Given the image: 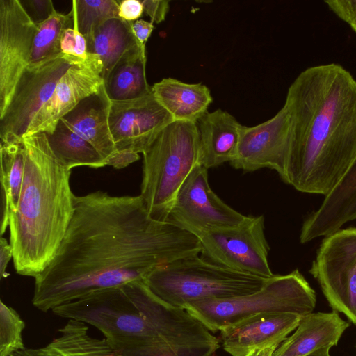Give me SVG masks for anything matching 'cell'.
Here are the masks:
<instances>
[{
	"instance_id": "6da1fadb",
	"label": "cell",
	"mask_w": 356,
	"mask_h": 356,
	"mask_svg": "<svg viewBox=\"0 0 356 356\" xmlns=\"http://www.w3.org/2000/svg\"><path fill=\"white\" fill-rule=\"evenodd\" d=\"M74 207L54 259L35 277L32 304L42 312L144 280L159 266L201 252L197 236L151 218L140 195L96 191L75 195Z\"/></svg>"
},
{
	"instance_id": "7a4b0ae2",
	"label": "cell",
	"mask_w": 356,
	"mask_h": 356,
	"mask_svg": "<svg viewBox=\"0 0 356 356\" xmlns=\"http://www.w3.org/2000/svg\"><path fill=\"white\" fill-rule=\"evenodd\" d=\"M291 116L284 182L327 195L356 159V80L341 65L308 67L288 89Z\"/></svg>"
},
{
	"instance_id": "3957f363",
	"label": "cell",
	"mask_w": 356,
	"mask_h": 356,
	"mask_svg": "<svg viewBox=\"0 0 356 356\" xmlns=\"http://www.w3.org/2000/svg\"><path fill=\"white\" fill-rule=\"evenodd\" d=\"M24 175L9 242L16 273L36 277L54 259L73 216L71 170L53 153L44 132L23 136Z\"/></svg>"
},
{
	"instance_id": "277c9868",
	"label": "cell",
	"mask_w": 356,
	"mask_h": 356,
	"mask_svg": "<svg viewBox=\"0 0 356 356\" xmlns=\"http://www.w3.org/2000/svg\"><path fill=\"white\" fill-rule=\"evenodd\" d=\"M165 306L142 280L93 291L52 312L96 327L120 356H174L163 339Z\"/></svg>"
},
{
	"instance_id": "5b68a950",
	"label": "cell",
	"mask_w": 356,
	"mask_h": 356,
	"mask_svg": "<svg viewBox=\"0 0 356 356\" xmlns=\"http://www.w3.org/2000/svg\"><path fill=\"white\" fill-rule=\"evenodd\" d=\"M143 156L140 196L151 218L168 222L181 186L200 165L196 122L173 121L160 132Z\"/></svg>"
},
{
	"instance_id": "8992f818",
	"label": "cell",
	"mask_w": 356,
	"mask_h": 356,
	"mask_svg": "<svg viewBox=\"0 0 356 356\" xmlns=\"http://www.w3.org/2000/svg\"><path fill=\"white\" fill-rule=\"evenodd\" d=\"M267 280L212 264L196 254L159 266L143 281L163 301L184 309L193 302L253 293Z\"/></svg>"
},
{
	"instance_id": "52a82bcc",
	"label": "cell",
	"mask_w": 356,
	"mask_h": 356,
	"mask_svg": "<svg viewBox=\"0 0 356 356\" xmlns=\"http://www.w3.org/2000/svg\"><path fill=\"white\" fill-rule=\"evenodd\" d=\"M316 303L314 290L296 269L286 275H274L253 293L193 302L184 309L214 332L264 314L293 313L304 316L313 312Z\"/></svg>"
},
{
	"instance_id": "ba28073f",
	"label": "cell",
	"mask_w": 356,
	"mask_h": 356,
	"mask_svg": "<svg viewBox=\"0 0 356 356\" xmlns=\"http://www.w3.org/2000/svg\"><path fill=\"white\" fill-rule=\"evenodd\" d=\"M264 216H245L238 225L205 233L199 239L201 257L218 266L264 279L274 275Z\"/></svg>"
},
{
	"instance_id": "9c48e42d",
	"label": "cell",
	"mask_w": 356,
	"mask_h": 356,
	"mask_svg": "<svg viewBox=\"0 0 356 356\" xmlns=\"http://www.w3.org/2000/svg\"><path fill=\"white\" fill-rule=\"evenodd\" d=\"M80 60L60 53L26 67L6 111L0 117L1 141L22 139L34 116L51 97L59 79Z\"/></svg>"
},
{
	"instance_id": "30bf717a",
	"label": "cell",
	"mask_w": 356,
	"mask_h": 356,
	"mask_svg": "<svg viewBox=\"0 0 356 356\" xmlns=\"http://www.w3.org/2000/svg\"><path fill=\"white\" fill-rule=\"evenodd\" d=\"M309 272L334 311L356 325V227L325 236Z\"/></svg>"
},
{
	"instance_id": "8fae6325",
	"label": "cell",
	"mask_w": 356,
	"mask_h": 356,
	"mask_svg": "<svg viewBox=\"0 0 356 356\" xmlns=\"http://www.w3.org/2000/svg\"><path fill=\"white\" fill-rule=\"evenodd\" d=\"M245 216L227 205L212 191L208 170L197 165L181 186L168 222L199 238L207 232L236 226Z\"/></svg>"
},
{
	"instance_id": "7c38bea8",
	"label": "cell",
	"mask_w": 356,
	"mask_h": 356,
	"mask_svg": "<svg viewBox=\"0 0 356 356\" xmlns=\"http://www.w3.org/2000/svg\"><path fill=\"white\" fill-rule=\"evenodd\" d=\"M36 30L19 0H0V117L30 63Z\"/></svg>"
},
{
	"instance_id": "4fadbf2b",
	"label": "cell",
	"mask_w": 356,
	"mask_h": 356,
	"mask_svg": "<svg viewBox=\"0 0 356 356\" xmlns=\"http://www.w3.org/2000/svg\"><path fill=\"white\" fill-rule=\"evenodd\" d=\"M290 135L291 116L285 105L272 118L258 125L241 124L237 153L230 165L245 172L268 168L284 181Z\"/></svg>"
},
{
	"instance_id": "5bb4252c",
	"label": "cell",
	"mask_w": 356,
	"mask_h": 356,
	"mask_svg": "<svg viewBox=\"0 0 356 356\" xmlns=\"http://www.w3.org/2000/svg\"><path fill=\"white\" fill-rule=\"evenodd\" d=\"M173 121L153 92L138 99L111 101L109 125L117 152L143 154Z\"/></svg>"
},
{
	"instance_id": "9a60e30c",
	"label": "cell",
	"mask_w": 356,
	"mask_h": 356,
	"mask_svg": "<svg viewBox=\"0 0 356 356\" xmlns=\"http://www.w3.org/2000/svg\"><path fill=\"white\" fill-rule=\"evenodd\" d=\"M102 68L100 58L88 53L86 60L73 64L59 79L50 99L34 116L25 135L39 131L52 133L64 115L104 85Z\"/></svg>"
},
{
	"instance_id": "2e32d148",
	"label": "cell",
	"mask_w": 356,
	"mask_h": 356,
	"mask_svg": "<svg viewBox=\"0 0 356 356\" xmlns=\"http://www.w3.org/2000/svg\"><path fill=\"white\" fill-rule=\"evenodd\" d=\"M302 317L280 313L247 318L220 330L222 347L231 356H247L256 350L278 347L296 329Z\"/></svg>"
},
{
	"instance_id": "e0dca14e",
	"label": "cell",
	"mask_w": 356,
	"mask_h": 356,
	"mask_svg": "<svg viewBox=\"0 0 356 356\" xmlns=\"http://www.w3.org/2000/svg\"><path fill=\"white\" fill-rule=\"evenodd\" d=\"M356 220V159L318 209L304 221L300 234L302 243L327 236L345 223Z\"/></svg>"
},
{
	"instance_id": "ac0fdd59",
	"label": "cell",
	"mask_w": 356,
	"mask_h": 356,
	"mask_svg": "<svg viewBox=\"0 0 356 356\" xmlns=\"http://www.w3.org/2000/svg\"><path fill=\"white\" fill-rule=\"evenodd\" d=\"M111 106V100L103 85L60 119L88 141L106 163L117 152L109 125Z\"/></svg>"
},
{
	"instance_id": "d6986e66",
	"label": "cell",
	"mask_w": 356,
	"mask_h": 356,
	"mask_svg": "<svg viewBox=\"0 0 356 356\" xmlns=\"http://www.w3.org/2000/svg\"><path fill=\"white\" fill-rule=\"evenodd\" d=\"M200 165L209 170L232 161L237 153L241 124L227 111H207L196 122Z\"/></svg>"
},
{
	"instance_id": "ffe728a7",
	"label": "cell",
	"mask_w": 356,
	"mask_h": 356,
	"mask_svg": "<svg viewBox=\"0 0 356 356\" xmlns=\"http://www.w3.org/2000/svg\"><path fill=\"white\" fill-rule=\"evenodd\" d=\"M349 323L337 312H312L302 317L293 334L272 356H305L318 349L336 346Z\"/></svg>"
},
{
	"instance_id": "44dd1931",
	"label": "cell",
	"mask_w": 356,
	"mask_h": 356,
	"mask_svg": "<svg viewBox=\"0 0 356 356\" xmlns=\"http://www.w3.org/2000/svg\"><path fill=\"white\" fill-rule=\"evenodd\" d=\"M152 89L174 121L197 122L213 101L210 90L201 83H186L169 77L155 83Z\"/></svg>"
},
{
	"instance_id": "7402d4cb",
	"label": "cell",
	"mask_w": 356,
	"mask_h": 356,
	"mask_svg": "<svg viewBox=\"0 0 356 356\" xmlns=\"http://www.w3.org/2000/svg\"><path fill=\"white\" fill-rule=\"evenodd\" d=\"M60 335L44 346L26 348L10 356H120L105 339L89 335L86 323L69 319Z\"/></svg>"
},
{
	"instance_id": "603a6c76",
	"label": "cell",
	"mask_w": 356,
	"mask_h": 356,
	"mask_svg": "<svg viewBox=\"0 0 356 356\" xmlns=\"http://www.w3.org/2000/svg\"><path fill=\"white\" fill-rule=\"evenodd\" d=\"M131 25L132 22L120 17L108 19L98 25L86 39L87 52L97 55L102 63L104 82L127 52L140 46L134 36Z\"/></svg>"
},
{
	"instance_id": "cb8c5ba5",
	"label": "cell",
	"mask_w": 356,
	"mask_h": 356,
	"mask_svg": "<svg viewBox=\"0 0 356 356\" xmlns=\"http://www.w3.org/2000/svg\"><path fill=\"white\" fill-rule=\"evenodd\" d=\"M145 48L138 46L127 52L115 65L104 82L111 101H126L152 92L146 79Z\"/></svg>"
},
{
	"instance_id": "d4e9b609",
	"label": "cell",
	"mask_w": 356,
	"mask_h": 356,
	"mask_svg": "<svg viewBox=\"0 0 356 356\" xmlns=\"http://www.w3.org/2000/svg\"><path fill=\"white\" fill-rule=\"evenodd\" d=\"M1 235L17 206L24 175L25 148L22 140L0 143Z\"/></svg>"
},
{
	"instance_id": "484cf974",
	"label": "cell",
	"mask_w": 356,
	"mask_h": 356,
	"mask_svg": "<svg viewBox=\"0 0 356 356\" xmlns=\"http://www.w3.org/2000/svg\"><path fill=\"white\" fill-rule=\"evenodd\" d=\"M47 136L54 155L70 170L77 166L99 168L106 165L99 152L62 120L58 121L54 131Z\"/></svg>"
},
{
	"instance_id": "4316f807",
	"label": "cell",
	"mask_w": 356,
	"mask_h": 356,
	"mask_svg": "<svg viewBox=\"0 0 356 356\" xmlns=\"http://www.w3.org/2000/svg\"><path fill=\"white\" fill-rule=\"evenodd\" d=\"M74 27L71 12L67 15L55 10L43 22L37 24L30 63H35L61 53L60 42L65 29Z\"/></svg>"
},
{
	"instance_id": "83f0119b",
	"label": "cell",
	"mask_w": 356,
	"mask_h": 356,
	"mask_svg": "<svg viewBox=\"0 0 356 356\" xmlns=\"http://www.w3.org/2000/svg\"><path fill=\"white\" fill-rule=\"evenodd\" d=\"M70 12L74 24L86 40L103 22L120 17L119 2L115 0H73Z\"/></svg>"
},
{
	"instance_id": "f1b7e54d",
	"label": "cell",
	"mask_w": 356,
	"mask_h": 356,
	"mask_svg": "<svg viewBox=\"0 0 356 356\" xmlns=\"http://www.w3.org/2000/svg\"><path fill=\"white\" fill-rule=\"evenodd\" d=\"M25 323L11 307L0 300V356H10L25 348Z\"/></svg>"
},
{
	"instance_id": "f546056e",
	"label": "cell",
	"mask_w": 356,
	"mask_h": 356,
	"mask_svg": "<svg viewBox=\"0 0 356 356\" xmlns=\"http://www.w3.org/2000/svg\"><path fill=\"white\" fill-rule=\"evenodd\" d=\"M20 2L36 25L47 19L56 10L51 0H28Z\"/></svg>"
},
{
	"instance_id": "4dcf8cb0",
	"label": "cell",
	"mask_w": 356,
	"mask_h": 356,
	"mask_svg": "<svg viewBox=\"0 0 356 356\" xmlns=\"http://www.w3.org/2000/svg\"><path fill=\"white\" fill-rule=\"evenodd\" d=\"M329 9L350 26L356 22V0L325 1Z\"/></svg>"
},
{
	"instance_id": "1f68e13d",
	"label": "cell",
	"mask_w": 356,
	"mask_h": 356,
	"mask_svg": "<svg viewBox=\"0 0 356 356\" xmlns=\"http://www.w3.org/2000/svg\"><path fill=\"white\" fill-rule=\"evenodd\" d=\"M144 12L150 17L152 22L161 23L164 21L170 8L168 0H143Z\"/></svg>"
},
{
	"instance_id": "d6a6232c",
	"label": "cell",
	"mask_w": 356,
	"mask_h": 356,
	"mask_svg": "<svg viewBox=\"0 0 356 356\" xmlns=\"http://www.w3.org/2000/svg\"><path fill=\"white\" fill-rule=\"evenodd\" d=\"M144 12L143 6L139 0H124L119 1V17L127 22L139 19Z\"/></svg>"
},
{
	"instance_id": "836d02e7",
	"label": "cell",
	"mask_w": 356,
	"mask_h": 356,
	"mask_svg": "<svg viewBox=\"0 0 356 356\" xmlns=\"http://www.w3.org/2000/svg\"><path fill=\"white\" fill-rule=\"evenodd\" d=\"M132 31L139 44L145 48V44L154 29L153 23L142 19L132 22Z\"/></svg>"
},
{
	"instance_id": "e575fe53",
	"label": "cell",
	"mask_w": 356,
	"mask_h": 356,
	"mask_svg": "<svg viewBox=\"0 0 356 356\" xmlns=\"http://www.w3.org/2000/svg\"><path fill=\"white\" fill-rule=\"evenodd\" d=\"M139 159V154L137 153L117 152L107 161L106 165L112 166L116 169H122L138 161Z\"/></svg>"
},
{
	"instance_id": "d590c367",
	"label": "cell",
	"mask_w": 356,
	"mask_h": 356,
	"mask_svg": "<svg viewBox=\"0 0 356 356\" xmlns=\"http://www.w3.org/2000/svg\"><path fill=\"white\" fill-rule=\"evenodd\" d=\"M13 259V251L10 242L1 236L0 239V277H5L6 275V268L10 259Z\"/></svg>"
},
{
	"instance_id": "8d00e7d4",
	"label": "cell",
	"mask_w": 356,
	"mask_h": 356,
	"mask_svg": "<svg viewBox=\"0 0 356 356\" xmlns=\"http://www.w3.org/2000/svg\"><path fill=\"white\" fill-rule=\"evenodd\" d=\"M75 48V36L74 30L73 28H68L63 32L61 42H60V50L61 53L69 55H74Z\"/></svg>"
},
{
	"instance_id": "74e56055",
	"label": "cell",
	"mask_w": 356,
	"mask_h": 356,
	"mask_svg": "<svg viewBox=\"0 0 356 356\" xmlns=\"http://www.w3.org/2000/svg\"><path fill=\"white\" fill-rule=\"evenodd\" d=\"M75 36L74 55L82 60H86L88 56L87 42L86 38L79 31L77 26L74 24Z\"/></svg>"
},
{
	"instance_id": "f35d334b",
	"label": "cell",
	"mask_w": 356,
	"mask_h": 356,
	"mask_svg": "<svg viewBox=\"0 0 356 356\" xmlns=\"http://www.w3.org/2000/svg\"><path fill=\"white\" fill-rule=\"evenodd\" d=\"M277 347H269L252 351L247 356H272Z\"/></svg>"
},
{
	"instance_id": "ab89813d",
	"label": "cell",
	"mask_w": 356,
	"mask_h": 356,
	"mask_svg": "<svg viewBox=\"0 0 356 356\" xmlns=\"http://www.w3.org/2000/svg\"><path fill=\"white\" fill-rule=\"evenodd\" d=\"M330 348L329 347L322 348L305 356H331L330 354Z\"/></svg>"
},
{
	"instance_id": "60d3db41",
	"label": "cell",
	"mask_w": 356,
	"mask_h": 356,
	"mask_svg": "<svg viewBox=\"0 0 356 356\" xmlns=\"http://www.w3.org/2000/svg\"><path fill=\"white\" fill-rule=\"evenodd\" d=\"M352 29L356 33V22L350 26Z\"/></svg>"
}]
</instances>
